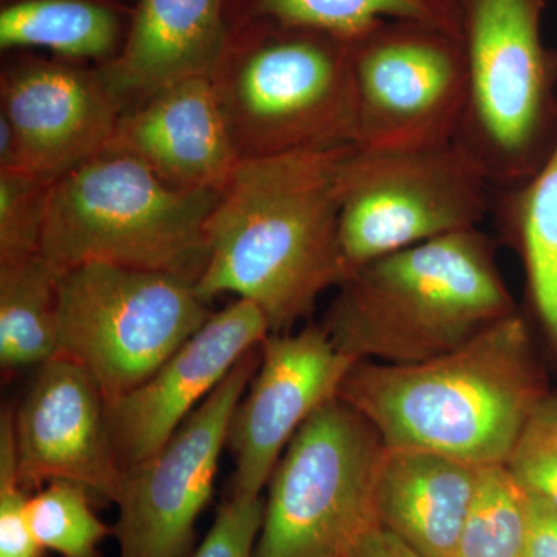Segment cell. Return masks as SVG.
Segmentation results:
<instances>
[{
	"label": "cell",
	"instance_id": "cell-1",
	"mask_svg": "<svg viewBox=\"0 0 557 557\" xmlns=\"http://www.w3.org/2000/svg\"><path fill=\"white\" fill-rule=\"evenodd\" d=\"M347 148L242 159L208 220L203 300L255 302L270 333L309 318L348 270L339 244L338 168Z\"/></svg>",
	"mask_w": 557,
	"mask_h": 557
},
{
	"label": "cell",
	"instance_id": "cell-2",
	"mask_svg": "<svg viewBox=\"0 0 557 557\" xmlns=\"http://www.w3.org/2000/svg\"><path fill=\"white\" fill-rule=\"evenodd\" d=\"M547 395L518 311L428 361L355 362L338 398L368 418L388 449L429 450L486 468L507 463Z\"/></svg>",
	"mask_w": 557,
	"mask_h": 557
},
{
	"label": "cell",
	"instance_id": "cell-3",
	"mask_svg": "<svg viewBox=\"0 0 557 557\" xmlns=\"http://www.w3.org/2000/svg\"><path fill=\"white\" fill-rule=\"evenodd\" d=\"M518 313L480 228L458 231L354 271L322 327L357 361L413 364L448 354Z\"/></svg>",
	"mask_w": 557,
	"mask_h": 557
},
{
	"label": "cell",
	"instance_id": "cell-4",
	"mask_svg": "<svg viewBox=\"0 0 557 557\" xmlns=\"http://www.w3.org/2000/svg\"><path fill=\"white\" fill-rule=\"evenodd\" d=\"M218 199L174 188L134 157L104 150L51 185L40 256L62 273L102 262L196 285Z\"/></svg>",
	"mask_w": 557,
	"mask_h": 557
},
{
	"label": "cell",
	"instance_id": "cell-5",
	"mask_svg": "<svg viewBox=\"0 0 557 557\" xmlns=\"http://www.w3.org/2000/svg\"><path fill=\"white\" fill-rule=\"evenodd\" d=\"M467 62L456 141L493 188L515 186L557 143V53L542 39L548 0H453Z\"/></svg>",
	"mask_w": 557,
	"mask_h": 557
},
{
	"label": "cell",
	"instance_id": "cell-6",
	"mask_svg": "<svg viewBox=\"0 0 557 557\" xmlns=\"http://www.w3.org/2000/svg\"><path fill=\"white\" fill-rule=\"evenodd\" d=\"M265 24L212 76L239 159L357 145L350 40Z\"/></svg>",
	"mask_w": 557,
	"mask_h": 557
},
{
	"label": "cell",
	"instance_id": "cell-7",
	"mask_svg": "<svg viewBox=\"0 0 557 557\" xmlns=\"http://www.w3.org/2000/svg\"><path fill=\"white\" fill-rule=\"evenodd\" d=\"M384 450L379 431L343 399L319 408L274 468L255 557H347L379 527Z\"/></svg>",
	"mask_w": 557,
	"mask_h": 557
},
{
	"label": "cell",
	"instance_id": "cell-8",
	"mask_svg": "<svg viewBox=\"0 0 557 557\" xmlns=\"http://www.w3.org/2000/svg\"><path fill=\"white\" fill-rule=\"evenodd\" d=\"M493 185L457 141L429 148L350 146L338 168L339 244L348 274L491 215Z\"/></svg>",
	"mask_w": 557,
	"mask_h": 557
},
{
	"label": "cell",
	"instance_id": "cell-9",
	"mask_svg": "<svg viewBox=\"0 0 557 557\" xmlns=\"http://www.w3.org/2000/svg\"><path fill=\"white\" fill-rule=\"evenodd\" d=\"M211 314L186 278L84 263L61 276L60 355L86 370L110 405L150 379Z\"/></svg>",
	"mask_w": 557,
	"mask_h": 557
},
{
	"label": "cell",
	"instance_id": "cell-10",
	"mask_svg": "<svg viewBox=\"0 0 557 557\" xmlns=\"http://www.w3.org/2000/svg\"><path fill=\"white\" fill-rule=\"evenodd\" d=\"M357 146L429 148L456 141L467 106L460 38L431 25L383 21L350 40Z\"/></svg>",
	"mask_w": 557,
	"mask_h": 557
},
{
	"label": "cell",
	"instance_id": "cell-11",
	"mask_svg": "<svg viewBox=\"0 0 557 557\" xmlns=\"http://www.w3.org/2000/svg\"><path fill=\"white\" fill-rule=\"evenodd\" d=\"M260 358V346L249 350L153 456L124 469L113 528L120 557L189 556L231 420Z\"/></svg>",
	"mask_w": 557,
	"mask_h": 557
},
{
	"label": "cell",
	"instance_id": "cell-12",
	"mask_svg": "<svg viewBox=\"0 0 557 557\" xmlns=\"http://www.w3.org/2000/svg\"><path fill=\"white\" fill-rule=\"evenodd\" d=\"M260 355L258 372L231 420L234 497H260L296 432L338 398L348 370L358 362L333 344L322 324L270 333Z\"/></svg>",
	"mask_w": 557,
	"mask_h": 557
},
{
	"label": "cell",
	"instance_id": "cell-13",
	"mask_svg": "<svg viewBox=\"0 0 557 557\" xmlns=\"http://www.w3.org/2000/svg\"><path fill=\"white\" fill-rule=\"evenodd\" d=\"M14 440L25 490L69 480L115 504L124 469L110 437L108 405L72 359L58 355L39 366L14 410Z\"/></svg>",
	"mask_w": 557,
	"mask_h": 557
},
{
	"label": "cell",
	"instance_id": "cell-14",
	"mask_svg": "<svg viewBox=\"0 0 557 557\" xmlns=\"http://www.w3.org/2000/svg\"><path fill=\"white\" fill-rule=\"evenodd\" d=\"M269 335L262 310L251 300L236 299L212 313L150 379L110 403L109 431L121 468L153 456Z\"/></svg>",
	"mask_w": 557,
	"mask_h": 557
},
{
	"label": "cell",
	"instance_id": "cell-15",
	"mask_svg": "<svg viewBox=\"0 0 557 557\" xmlns=\"http://www.w3.org/2000/svg\"><path fill=\"white\" fill-rule=\"evenodd\" d=\"M0 116L20 149L21 172L54 183L108 149L123 102L100 73L30 62L3 73Z\"/></svg>",
	"mask_w": 557,
	"mask_h": 557
},
{
	"label": "cell",
	"instance_id": "cell-16",
	"mask_svg": "<svg viewBox=\"0 0 557 557\" xmlns=\"http://www.w3.org/2000/svg\"><path fill=\"white\" fill-rule=\"evenodd\" d=\"M106 150L134 157L174 188L211 193L240 161L211 78L180 81L124 109Z\"/></svg>",
	"mask_w": 557,
	"mask_h": 557
},
{
	"label": "cell",
	"instance_id": "cell-17",
	"mask_svg": "<svg viewBox=\"0 0 557 557\" xmlns=\"http://www.w3.org/2000/svg\"><path fill=\"white\" fill-rule=\"evenodd\" d=\"M223 0H139L126 44L100 73L124 109L193 78H211L226 53Z\"/></svg>",
	"mask_w": 557,
	"mask_h": 557
},
{
	"label": "cell",
	"instance_id": "cell-18",
	"mask_svg": "<svg viewBox=\"0 0 557 557\" xmlns=\"http://www.w3.org/2000/svg\"><path fill=\"white\" fill-rule=\"evenodd\" d=\"M480 472L442 454L386 448L373 497L376 523L421 557H454Z\"/></svg>",
	"mask_w": 557,
	"mask_h": 557
},
{
	"label": "cell",
	"instance_id": "cell-19",
	"mask_svg": "<svg viewBox=\"0 0 557 557\" xmlns=\"http://www.w3.org/2000/svg\"><path fill=\"white\" fill-rule=\"evenodd\" d=\"M490 218L522 260L528 299L557 351V143L533 175L493 189Z\"/></svg>",
	"mask_w": 557,
	"mask_h": 557
},
{
	"label": "cell",
	"instance_id": "cell-20",
	"mask_svg": "<svg viewBox=\"0 0 557 557\" xmlns=\"http://www.w3.org/2000/svg\"><path fill=\"white\" fill-rule=\"evenodd\" d=\"M62 271L38 255L0 267V364L39 368L60 355Z\"/></svg>",
	"mask_w": 557,
	"mask_h": 557
},
{
	"label": "cell",
	"instance_id": "cell-21",
	"mask_svg": "<svg viewBox=\"0 0 557 557\" xmlns=\"http://www.w3.org/2000/svg\"><path fill=\"white\" fill-rule=\"evenodd\" d=\"M119 35L115 13L90 0H21L0 13L2 50L40 47L67 58H108Z\"/></svg>",
	"mask_w": 557,
	"mask_h": 557
},
{
	"label": "cell",
	"instance_id": "cell-22",
	"mask_svg": "<svg viewBox=\"0 0 557 557\" xmlns=\"http://www.w3.org/2000/svg\"><path fill=\"white\" fill-rule=\"evenodd\" d=\"M256 13L271 24L346 40L383 21L418 22L460 38L453 0H256Z\"/></svg>",
	"mask_w": 557,
	"mask_h": 557
},
{
	"label": "cell",
	"instance_id": "cell-23",
	"mask_svg": "<svg viewBox=\"0 0 557 557\" xmlns=\"http://www.w3.org/2000/svg\"><path fill=\"white\" fill-rule=\"evenodd\" d=\"M527 491L505 465L482 468L454 557H523Z\"/></svg>",
	"mask_w": 557,
	"mask_h": 557
},
{
	"label": "cell",
	"instance_id": "cell-24",
	"mask_svg": "<svg viewBox=\"0 0 557 557\" xmlns=\"http://www.w3.org/2000/svg\"><path fill=\"white\" fill-rule=\"evenodd\" d=\"M30 520L40 547L61 557H101L109 528L91 508V493L69 480H53L30 496Z\"/></svg>",
	"mask_w": 557,
	"mask_h": 557
},
{
	"label": "cell",
	"instance_id": "cell-25",
	"mask_svg": "<svg viewBox=\"0 0 557 557\" xmlns=\"http://www.w3.org/2000/svg\"><path fill=\"white\" fill-rule=\"evenodd\" d=\"M51 185L28 172H0V267L40 255Z\"/></svg>",
	"mask_w": 557,
	"mask_h": 557
},
{
	"label": "cell",
	"instance_id": "cell-26",
	"mask_svg": "<svg viewBox=\"0 0 557 557\" xmlns=\"http://www.w3.org/2000/svg\"><path fill=\"white\" fill-rule=\"evenodd\" d=\"M505 467L557 511V397L547 395L520 432Z\"/></svg>",
	"mask_w": 557,
	"mask_h": 557
},
{
	"label": "cell",
	"instance_id": "cell-27",
	"mask_svg": "<svg viewBox=\"0 0 557 557\" xmlns=\"http://www.w3.org/2000/svg\"><path fill=\"white\" fill-rule=\"evenodd\" d=\"M30 496L17 474L14 410L0 416V557H40L30 520Z\"/></svg>",
	"mask_w": 557,
	"mask_h": 557
},
{
	"label": "cell",
	"instance_id": "cell-28",
	"mask_svg": "<svg viewBox=\"0 0 557 557\" xmlns=\"http://www.w3.org/2000/svg\"><path fill=\"white\" fill-rule=\"evenodd\" d=\"M265 500L231 496L220 507L208 536L190 557H255Z\"/></svg>",
	"mask_w": 557,
	"mask_h": 557
},
{
	"label": "cell",
	"instance_id": "cell-29",
	"mask_svg": "<svg viewBox=\"0 0 557 557\" xmlns=\"http://www.w3.org/2000/svg\"><path fill=\"white\" fill-rule=\"evenodd\" d=\"M527 511L523 557H557L556 509L545 498L527 491Z\"/></svg>",
	"mask_w": 557,
	"mask_h": 557
},
{
	"label": "cell",
	"instance_id": "cell-30",
	"mask_svg": "<svg viewBox=\"0 0 557 557\" xmlns=\"http://www.w3.org/2000/svg\"><path fill=\"white\" fill-rule=\"evenodd\" d=\"M347 557H421L394 534L375 527L368 531Z\"/></svg>",
	"mask_w": 557,
	"mask_h": 557
}]
</instances>
